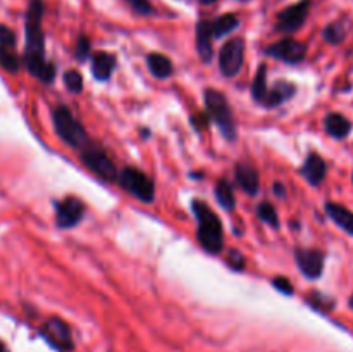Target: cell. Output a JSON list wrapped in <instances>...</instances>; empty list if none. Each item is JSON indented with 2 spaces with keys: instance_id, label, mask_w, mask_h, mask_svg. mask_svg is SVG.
Returning a JSON list of instances; mask_svg holds the SVG:
<instances>
[{
  "instance_id": "1",
  "label": "cell",
  "mask_w": 353,
  "mask_h": 352,
  "mask_svg": "<svg viewBox=\"0 0 353 352\" xmlns=\"http://www.w3.org/2000/svg\"><path fill=\"white\" fill-rule=\"evenodd\" d=\"M43 2L41 0H31L26 12V47H24L23 62L31 76L43 83H52L55 78V68L52 62L45 59V37L43 28Z\"/></svg>"
},
{
  "instance_id": "2",
  "label": "cell",
  "mask_w": 353,
  "mask_h": 352,
  "mask_svg": "<svg viewBox=\"0 0 353 352\" xmlns=\"http://www.w3.org/2000/svg\"><path fill=\"white\" fill-rule=\"evenodd\" d=\"M193 214H195L196 221H199V230H196V237H199L200 245L205 248L210 254H217L221 252L224 244L223 237V224H221L217 214L210 209L207 204L202 200H193L192 204Z\"/></svg>"
},
{
  "instance_id": "3",
  "label": "cell",
  "mask_w": 353,
  "mask_h": 352,
  "mask_svg": "<svg viewBox=\"0 0 353 352\" xmlns=\"http://www.w3.org/2000/svg\"><path fill=\"white\" fill-rule=\"evenodd\" d=\"M52 119H54V128L57 131L59 138L64 144H68L69 147L83 150L88 145V133L83 128V124L72 116L68 107H55L54 113H52Z\"/></svg>"
},
{
  "instance_id": "4",
  "label": "cell",
  "mask_w": 353,
  "mask_h": 352,
  "mask_svg": "<svg viewBox=\"0 0 353 352\" xmlns=\"http://www.w3.org/2000/svg\"><path fill=\"white\" fill-rule=\"evenodd\" d=\"M203 100H205L209 116L216 121V124L221 128L224 137H226L228 140H234V138H236V124H234L233 114H231L230 104H228L226 97L221 92H217V90L209 88L205 90Z\"/></svg>"
},
{
  "instance_id": "5",
  "label": "cell",
  "mask_w": 353,
  "mask_h": 352,
  "mask_svg": "<svg viewBox=\"0 0 353 352\" xmlns=\"http://www.w3.org/2000/svg\"><path fill=\"white\" fill-rule=\"evenodd\" d=\"M117 182L124 190L137 197L138 200L145 204H152L155 199L154 182L145 175L143 171L137 168H124L117 176Z\"/></svg>"
},
{
  "instance_id": "6",
  "label": "cell",
  "mask_w": 353,
  "mask_h": 352,
  "mask_svg": "<svg viewBox=\"0 0 353 352\" xmlns=\"http://www.w3.org/2000/svg\"><path fill=\"white\" fill-rule=\"evenodd\" d=\"M81 161L86 168L92 173H95L99 178H102L103 182H114L117 179V169L114 166V162L110 161L109 155L102 150L100 147L95 145H86L81 150Z\"/></svg>"
},
{
  "instance_id": "7",
  "label": "cell",
  "mask_w": 353,
  "mask_h": 352,
  "mask_svg": "<svg viewBox=\"0 0 353 352\" xmlns=\"http://www.w3.org/2000/svg\"><path fill=\"white\" fill-rule=\"evenodd\" d=\"M245 57V41L241 38H231L219 52V68L224 76L233 78L240 72Z\"/></svg>"
},
{
  "instance_id": "8",
  "label": "cell",
  "mask_w": 353,
  "mask_h": 352,
  "mask_svg": "<svg viewBox=\"0 0 353 352\" xmlns=\"http://www.w3.org/2000/svg\"><path fill=\"white\" fill-rule=\"evenodd\" d=\"M41 335L59 351H71L74 347L71 328L61 317H50V320L45 321L43 328H41Z\"/></svg>"
},
{
  "instance_id": "9",
  "label": "cell",
  "mask_w": 353,
  "mask_h": 352,
  "mask_svg": "<svg viewBox=\"0 0 353 352\" xmlns=\"http://www.w3.org/2000/svg\"><path fill=\"white\" fill-rule=\"evenodd\" d=\"M310 9V0H302V2L295 3L292 7H286L285 10H281L278 16V30L283 33H293L299 28H302V24L305 23L307 16H309Z\"/></svg>"
},
{
  "instance_id": "10",
  "label": "cell",
  "mask_w": 353,
  "mask_h": 352,
  "mask_svg": "<svg viewBox=\"0 0 353 352\" xmlns=\"http://www.w3.org/2000/svg\"><path fill=\"white\" fill-rule=\"evenodd\" d=\"M85 206L76 197H65L55 206V221L59 228H72L81 221Z\"/></svg>"
},
{
  "instance_id": "11",
  "label": "cell",
  "mask_w": 353,
  "mask_h": 352,
  "mask_svg": "<svg viewBox=\"0 0 353 352\" xmlns=\"http://www.w3.org/2000/svg\"><path fill=\"white\" fill-rule=\"evenodd\" d=\"M296 264L309 280H317L323 275L324 254L317 248H296Z\"/></svg>"
},
{
  "instance_id": "12",
  "label": "cell",
  "mask_w": 353,
  "mask_h": 352,
  "mask_svg": "<svg viewBox=\"0 0 353 352\" xmlns=\"http://www.w3.org/2000/svg\"><path fill=\"white\" fill-rule=\"evenodd\" d=\"M305 52V45L293 40V38H285V40L278 41V43L271 45V47L268 48V54L271 55V57L279 59V61L283 62H288V64H296V62L303 61Z\"/></svg>"
},
{
  "instance_id": "13",
  "label": "cell",
  "mask_w": 353,
  "mask_h": 352,
  "mask_svg": "<svg viewBox=\"0 0 353 352\" xmlns=\"http://www.w3.org/2000/svg\"><path fill=\"white\" fill-rule=\"evenodd\" d=\"M326 162H324V159L321 157L319 154H316V152H312V154H309V157L305 159V164H303L302 168V175L305 176L307 182L310 183V185L317 186L323 183V179L326 178Z\"/></svg>"
},
{
  "instance_id": "14",
  "label": "cell",
  "mask_w": 353,
  "mask_h": 352,
  "mask_svg": "<svg viewBox=\"0 0 353 352\" xmlns=\"http://www.w3.org/2000/svg\"><path fill=\"white\" fill-rule=\"evenodd\" d=\"M212 23L209 21H199L196 24V50L202 61L209 62L212 59Z\"/></svg>"
},
{
  "instance_id": "15",
  "label": "cell",
  "mask_w": 353,
  "mask_h": 352,
  "mask_svg": "<svg viewBox=\"0 0 353 352\" xmlns=\"http://www.w3.org/2000/svg\"><path fill=\"white\" fill-rule=\"evenodd\" d=\"M234 176H236L238 185L241 186L243 192H247L248 195H255L259 190V173L255 171L254 166H250L248 162H240L234 168Z\"/></svg>"
},
{
  "instance_id": "16",
  "label": "cell",
  "mask_w": 353,
  "mask_h": 352,
  "mask_svg": "<svg viewBox=\"0 0 353 352\" xmlns=\"http://www.w3.org/2000/svg\"><path fill=\"white\" fill-rule=\"evenodd\" d=\"M114 69H116V55L109 54V52H97L93 55V61H92V72L97 79L100 81H105L112 76Z\"/></svg>"
},
{
  "instance_id": "17",
  "label": "cell",
  "mask_w": 353,
  "mask_h": 352,
  "mask_svg": "<svg viewBox=\"0 0 353 352\" xmlns=\"http://www.w3.org/2000/svg\"><path fill=\"white\" fill-rule=\"evenodd\" d=\"M326 213L330 214L331 219H333L341 230H345L348 235H352L353 237V213L350 209H347V207L341 206V204L327 202Z\"/></svg>"
},
{
  "instance_id": "18",
  "label": "cell",
  "mask_w": 353,
  "mask_h": 352,
  "mask_svg": "<svg viewBox=\"0 0 353 352\" xmlns=\"http://www.w3.org/2000/svg\"><path fill=\"white\" fill-rule=\"evenodd\" d=\"M324 126H326V131L331 135L333 138H341L348 137V133L352 131V123L343 116V114L338 113H331L327 114L326 119H324Z\"/></svg>"
},
{
  "instance_id": "19",
  "label": "cell",
  "mask_w": 353,
  "mask_h": 352,
  "mask_svg": "<svg viewBox=\"0 0 353 352\" xmlns=\"http://www.w3.org/2000/svg\"><path fill=\"white\" fill-rule=\"evenodd\" d=\"M293 93H295V85H292L288 81H278L269 90L268 97H265V100L262 104L268 107H278L288 99H292Z\"/></svg>"
},
{
  "instance_id": "20",
  "label": "cell",
  "mask_w": 353,
  "mask_h": 352,
  "mask_svg": "<svg viewBox=\"0 0 353 352\" xmlns=\"http://www.w3.org/2000/svg\"><path fill=\"white\" fill-rule=\"evenodd\" d=\"M147 64L152 75L159 79L169 78V76L174 72V66H172L171 59L165 57L164 54H157V52H154V54H150L147 57Z\"/></svg>"
},
{
  "instance_id": "21",
  "label": "cell",
  "mask_w": 353,
  "mask_h": 352,
  "mask_svg": "<svg viewBox=\"0 0 353 352\" xmlns=\"http://www.w3.org/2000/svg\"><path fill=\"white\" fill-rule=\"evenodd\" d=\"M268 92V68H265V64H261L254 78V83H252V97L257 102H264Z\"/></svg>"
},
{
  "instance_id": "22",
  "label": "cell",
  "mask_w": 353,
  "mask_h": 352,
  "mask_svg": "<svg viewBox=\"0 0 353 352\" xmlns=\"http://www.w3.org/2000/svg\"><path fill=\"white\" fill-rule=\"evenodd\" d=\"M216 199L224 209H234V192H233V186L230 185V182L226 179H219L216 185Z\"/></svg>"
},
{
  "instance_id": "23",
  "label": "cell",
  "mask_w": 353,
  "mask_h": 352,
  "mask_svg": "<svg viewBox=\"0 0 353 352\" xmlns=\"http://www.w3.org/2000/svg\"><path fill=\"white\" fill-rule=\"evenodd\" d=\"M238 17L234 14H224V16L217 17L216 21L212 23V33L214 37H224V35L231 33L234 28L238 26Z\"/></svg>"
},
{
  "instance_id": "24",
  "label": "cell",
  "mask_w": 353,
  "mask_h": 352,
  "mask_svg": "<svg viewBox=\"0 0 353 352\" xmlns=\"http://www.w3.org/2000/svg\"><path fill=\"white\" fill-rule=\"evenodd\" d=\"M0 68L7 72H17L21 68V59L16 54V48L0 47Z\"/></svg>"
},
{
  "instance_id": "25",
  "label": "cell",
  "mask_w": 353,
  "mask_h": 352,
  "mask_svg": "<svg viewBox=\"0 0 353 352\" xmlns=\"http://www.w3.org/2000/svg\"><path fill=\"white\" fill-rule=\"evenodd\" d=\"M345 37H347V30H345L343 23H331L324 28V38H326V41H330V43H341V41L345 40Z\"/></svg>"
},
{
  "instance_id": "26",
  "label": "cell",
  "mask_w": 353,
  "mask_h": 352,
  "mask_svg": "<svg viewBox=\"0 0 353 352\" xmlns=\"http://www.w3.org/2000/svg\"><path fill=\"white\" fill-rule=\"evenodd\" d=\"M257 216L261 217V219L264 221V223L271 224V226H274V228L279 226L278 211H276V207L272 206V204L262 202L261 206L257 207Z\"/></svg>"
},
{
  "instance_id": "27",
  "label": "cell",
  "mask_w": 353,
  "mask_h": 352,
  "mask_svg": "<svg viewBox=\"0 0 353 352\" xmlns=\"http://www.w3.org/2000/svg\"><path fill=\"white\" fill-rule=\"evenodd\" d=\"M64 83H65V86H68L69 92L81 93V90H83V76L79 75L78 71L71 69V71L65 72V75H64Z\"/></svg>"
},
{
  "instance_id": "28",
  "label": "cell",
  "mask_w": 353,
  "mask_h": 352,
  "mask_svg": "<svg viewBox=\"0 0 353 352\" xmlns=\"http://www.w3.org/2000/svg\"><path fill=\"white\" fill-rule=\"evenodd\" d=\"M0 47L16 48V35L10 28L0 24Z\"/></svg>"
},
{
  "instance_id": "29",
  "label": "cell",
  "mask_w": 353,
  "mask_h": 352,
  "mask_svg": "<svg viewBox=\"0 0 353 352\" xmlns=\"http://www.w3.org/2000/svg\"><path fill=\"white\" fill-rule=\"evenodd\" d=\"M272 285H274V289L278 290V292L285 293V295H293V283L290 282L288 278H285V276H276L274 280H272Z\"/></svg>"
},
{
  "instance_id": "30",
  "label": "cell",
  "mask_w": 353,
  "mask_h": 352,
  "mask_svg": "<svg viewBox=\"0 0 353 352\" xmlns=\"http://www.w3.org/2000/svg\"><path fill=\"white\" fill-rule=\"evenodd\" d=\"M90 54V41L86 37H79L78 40V45H76V57L79 59V61H85L86 57H88Z\"/></svg>"
},
{
  "instance_id": "31",
  "label": "cell",
  "mask_w": 353,
  "mask_h": 352,
  "mask_svg": "<svg viewBox=\"0 0 353 352\" xmlns=\"http://www.w3.org/2000/svg\"><path fill=\"white\" fill-rule=\"evenodd\" d=\"M131 7L137 10L138 14H150L152 12V6L148 0H128Z\"/></svg>"
},
{
  "instance_id": "32",
  "label": "cell",
  "mask_w": 353,
  "mask_h": 352,
  "mask_svg": "<svg viewBox=\"0 0 353 352\" xmlns=\"http://www.w3.org/2000/svg\"><path fill=\"white\" fill-rule=\"evenodd\" d=\"M230 266H233V269H236V271H241V269L245 268L243 254H240L238 251H231L230 252Z\"/></svg>"
},
{
  "instance_id": "33",
  "label": "cell",
  "mask_w": 353,
  "mask_h": 352,
  "mask_svg": "<svg viewBox=\"0 0 353 352\" xmlns=\"http://www.w3.org/2000/svg\"><path fill=\"white\" fill-rule=\"evenodd\" d=\"M192 123L196 124V126H207V123H209V116H205V114H200V116L192 117Z\"/></svg>"
},
{
  "instance_id": "34",
  "label": "cell",
  "mask_w": 353,
  "mask_h": 352,
  "mask_svg": "<svg viewBox=\"0 0 353 352\" xmlns=\"http://www.w3.org/2000/svg\"><path fill=\"white\" fill-rule=\"evenodd\" d=\"M272 192L279 197H285V186H283L281 183H274V186H272Z\"/></svg>"
},
{
  "instance_id": "35",
  "label": "cell",
  "mask_w": 353,
  "mask_h": 352,
  "mask_svg": "<svg viewBox=\"0 0 353 352\" xmlns=\"http://www.w3.org/2000/svg\"><path fill=\"white\" fill-rule=\"evenodd\" d=\"M0 352H9V349H7V345L2 340H0Z\"/></svg>"
},
{
  "instance_id": "36",
  "label": "cell",
  "mask_w": 353,
  "mask_h": 352,
  "mask_svg": "<svg viewBox=\"0 0 353 352\" xmlns=\"http://www.w3.org/2000/svg\"><path fill=\"white\" fill-rule=\"evenodd\" d=\"M200 2H203V3H212V2H216V0H200Z\"/></svg>"
},
{
  "instance_id": "37",
  "label": "cell",
  "mask_w": 353,
  "mask_h": 352,
  "mask_svg": "<svg viewBox=\"0 0 353 352\" xmlns=\"http://www.w3.org/2000/svg\"><path fill=\"white\" fill-rule=\"evenodd\" d=\"M350 306L353 307V295H352V299H350Z\"/></svg>"
}]
</instances>
